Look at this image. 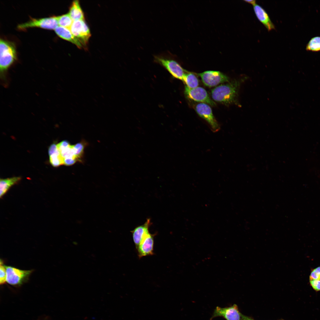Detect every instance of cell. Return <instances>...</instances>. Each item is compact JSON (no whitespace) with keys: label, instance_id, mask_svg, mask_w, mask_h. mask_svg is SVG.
Instances as JSON below:
<instances>
[{"label":"cell","instance_id":"1","mask_svg":"<svg viewBox=\"0 0 320 320\" xmlns=\"http://www.w3.org/2000/svg\"><path fill=\"white\" fill-rule=\"evenodd\" d=\"M247 79L244 77L216 87L211 91L212 98L215 101L226 105H240L238 101L239 88Z\"/></svg>","mask_w":320,"mask_h":320},{"label":"cell","instance_id":"2","mask_svg":"<svg viewBox=\"0 0 320 320\" xmlns=\"http://www.w3.org/2000/svg\"><path fill=\"white\" fill-rule=\"evenodd\" d=\"M16 52L14 44L8 41L0 40V76L4 81L6 79L7 72L16 59Z\"/></svg>","mask_w":320,"mask_h":320},{"label":"cell","instance_id":"3","mask_svg":"<svg viewBox=\"0 0 320 320\" xmlns=\"http://www.w3.org/2000/svg\"><path fill=\"white\" fill-rule=\"evenodd\" d=\"M168 53L154 55V61L163 66L175 78L183 81L185 70Z\"/></svg>","mask_w":320,"mask_h":320},{"label":"cell","instance_id":"4","mask_svg":"<svg viewBox=\"0 0 320 320\" xmlns=\"http://www.w3.org/2000/svg\"><path fill=\"white\" fill-rule=\"evenodd\" d=\"M7 282L15 286H19L26 282L32 270H23L11 266H5Z\"/></svg>","mask_w":320,"mask_h":320},{"label":"cell","instance_id":"5","mask_svg":"<svg viewBox=\"0 0 320 320\" xmlns=\"http://www.w3.org/2000/svg\"><path fill=\"white\" fill-rule=\"evenodd\" d=\"M58 24L56 16L39 19L33 18L28 21L19 24L17 28L21 30L37 27L49 30L55 29Z\"/></svg>","mask_w":320,"mask_h":320},{"label":"cell","instance_id":"6","mask_svg":"<svg viewBox=\"0 0 320 320\" xmlns=\"http://www.w3.org/2000/svg\"><path fill=\"white\" fill-rule=\"evenodd\" d=\"M195 109L199 116L209 124L213 132H215L219 131L220 129V126L209 105L205 103H199L196 105Z\"/></svg>","mask_w":320,"mask_h":320},{"label":"cell","instance_id":"7","mask_svg":"<svg viewBox=\"0 0 320 320\" xmlns=\"http://www.w3.org/2000/svg\"><path fill=\"white\" fill-rule=\"evenodd\" d=\"M72 34L81 43L86 45L91 36L89 29L84 20L73 21L69 28Z\"/></svg>","mask_w":320,"mask_h":320},{"label":"cell","instance_id":"8","mask_svg":"<svg viewBox=\"0 0 320 320\" xmlns=\"http://www.w3.org/2000/svg\"><path fill=\"white\" fill-rule=\"evenodd\" d=\"M198 75L204 84L208 87H215L220 83L229 82L228 77L219 71H206Z\"/></svg>","mask_w":320,"mask_h":320},{"label":"cell","instance_id":"9","mask_svg":"<svg viewBox=\"0 0 320 320\" xmlns=\"http://www.w3.org/2000/svg\"><path fill=\"white\" fill-rule=\"evenodd\" d=\"M184 93L188 98L194 101L205 103L212 106L216 105L206 90L202 87H198L191 89L186 86Z\"/></svg>","mask_w":320,"mask_h":320},{"label":"cell","instance_id":"10","mask_svg":"<svg viewBox=\"0 0 320 320\" xmlns=\"http://www.w3.org/2000/svg\"><path fill=\"white\" fill-rule=\"evenodd\" d=\"M243 315L239 311L237 305L234 304L229 307L221 308L217 306L214 310L210 320L220 316L226 320H243Z\"/></svg>","mask_w":320,"mask_h":320},{"label":"cell","instance_id":"11","mask_svg":"<svg viewBox=\"0 0 320 320\" xmlns=\"http://www.w3.org/2000/svg\"><path fill=\"white\" fill-rule=\"evenodd\" d=\"M154 235L155 234H151L149 232L143 238L137 248L138 255L140 258L153 254Z\"/></svg>","mask_w":320,"mask_h":320},{"label":"cell","instance_id":"12","mask_svg":"<svg viewBox=\"0 0 320 320\" xmlns=\"http://www.w3.org/2000/svg\"><path fill=\"white\" fill-rule=\"evenodd\" d=\"M253 8L257 18L268 31L275 29V25L269 15L263 7L256 4L253 6Z\"/></svg>","mask_w":320,"mask_h":320},{"label":"cell","instance_id":"13","mask_svg":"<svg viewBox=\"0 0 320 320\" xmlns=\"http://www.w3.org/2000/svg\"><path fill=\"white\" fill-rule=\"evenodd\" d=\"M151 224L150 219H148L143 224L137 226L131 231L133 241L137 249L144 236L149 232L148 229Z\"/></svg>","mask_w":320,"mask_h":320},{"label":"cell","instance_id":"14","mask_svg":"<svg viewBox=\"0 0 320 320\" xmlns=\"http://www.w3.org/2000/svg\"><path fill=\"white\" fill-rule=\"evenodd\" d=\"M55 31L56 34L61 38L74 44L79 48L83 47L82 44L72 34L69 29L58 26L55 29Z\"/></svg>","mask_w":320,"mask_h":320},{"label":"cell","instance_id":"15","mask_svg":"<svg viewBox=\"0 0 320 320\" xmlns=\"http://www.w3.org/2000/svg\"><path fill=\"white\" fill-rule=\"evenodd\" d=\"M49 161L54 167H57L63 164V159L57 148V145L52 144L48 149Z\"/></svg>","mask_w":320,"mask_h":320},{"label":"cell","instance_id":"16","mask_svg":"<svg viewBox=\"0 0 320 320\" xmlns=\"http://www.w3.org/2000/svg\"><path fill=\"white\" fill-rule=\"evenodd\" d=\"M20 177H15L0 180V197H2L12 186L17 184L21 180Z\"/></svg>","mask_w":320,"mask_h":320},{"label":"cell","instance_id":"17","mask_svg":"<svg viewBox=\"0 0 320 320\" xmlns=\"http://www.w3.org/2000/svg\"><path fill=\"white\" fill-rule=\"evenodd\" d=\"M68 13L73 21L84 20L83 12L78 0L73 1L70 8Z\"/></svg>","mask_w":320,"mask_h":320},{"label":"cell","instance_id":"18","mask_svg":"<svg viewBox=\"0 0 320 320\" xmlns=\"http://www.w3.org/2000/svg\"><path fill=\"white\" fill-rule=\"evenodd\" d=\"M311 286L316 292L320 291V266L311 271L309 277Z\"/></svg>","mask_w":320,"mask_h":320},{"label":"cell","instance_id":"19","mask_svg":"<svg viewBox=\"0 0 320 320\" xmlns=\"http://www.w3.org/2000/svg\"><path fill=\"white\" fill-rule=\"evenodd\" d=\"M183 81L187 87L191 89L198 87L199 84L198 78L194 74L190 72L185 73Z\"/></svg>","mask_w":320,"mask_h":320},{"label":"cell","instance_id":"20","mask_svg":"<svg viewBox=\"0 0 320 320\" xmlns=\"http://www.w3.org/2000/svg\"><path fill=\"white\" fill-rule=\"evenodd\" d=\"M306 49L313 52L320 51V36L312 38L306 45Z\"/></svg>","mask_w":320,"mask_h":320},{"label":"cell","instance_id":"21","mask_svg":"<svg viewBox=\"0 0 320 320\" xmlns=\"http://www.w3.org/2000/svg\"><path fill=\"white\" fill-rule=\"evenodd\" d=\"M60 26L69 29L73 22L68 13L56 16Z\"/></svg>","mask_w":320,"mask_h":320},{"label":"cell","instance_id":"22","mask_svg":"<svg viewBox=\"0 0 320 320\" xmlns=\"http://www.w3.org/2000/svg\"><path fill=\"white\" fill-rule=\"evenodd\" d=\"M84 147L83 144L81 143L72 145L74 154L79 160L83 154Z\"/></svg>","mask_w":320,"mask_h":320},{"label":"cell","instance_id":"23","mask_svg":"<svg viewBox=\"0 0 320 320\" xmlns=\"http://www.w3.org/2000/svg\"><path fill=\"white\" fill-rule=\"evenodd\" d=\"M0 267V284H3L5 283L6 279V271L5 266L3 265V261L1 260Z\"/></svg>","mask_w":320,"mask_h":320},{"label":"cell","instance_id":"24","mask_svg":"<svg viewBox=\"0 0 320 320\" xmlns=\"http://www.w3.org/2000/svg\"><path fill=\"white\" fill-rule=\"evenodd\" d=\"M76 159L72 158H66L63 159V164L69 166L71 165L76 163Z\"/></svg>","mask_w":320,"mask_h":320},{"label":"cell","instance_id":"25","mask_svg":"<svg viewBox=\"0 0 320 320\" xmlns=\"http://www.w3.org/2000/svg\"><path fill=\"white\" fill-rule=\"evenodd\" d=\"M245 2L252 5L253 6L255 5L256 3V1L255 0H245L244 1Z\"/></svg>","mask_w":320,"mask_h":320},{"label":"cell","instance_id":"26","mask_svg":"<svg viewBox=\"0 0 320 320\" xmlns=\"http://www.w3.org/2000/svg\"><path fill=\"white\" fill-rule=\"evenodd\" d=\"M243 320H254L252 318L244 315H243Z\"/></svg>","mask_w":320,"mask_h":320},{"label":"cell","instance_id":"27","mask_svg":"<svg viewBox=\"0 0 320 320\" xmlns=\"http://www.w3.org/2000/svg\"><path fill=\"white\" fill-rule=\"evenodd\" d=\"M284 320L281 319H280V320Z\"/></svg>","mask_w":320,"mask_h":320}]
</instances>
